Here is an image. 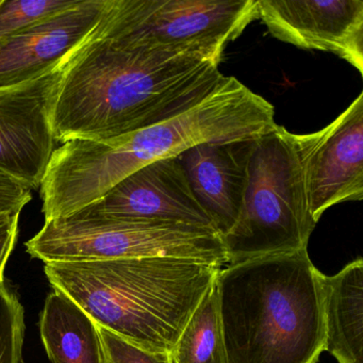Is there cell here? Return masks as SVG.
Instances as JSON below:
<instances>
[{"label":"cell","mask_w":363,"mask_h":363,"mask_svg":"<svg viewBox=\"0 0 363 363\" xmlns=\"http://www.w3.org/2000/svg\"><path fill=\"white\" fill-rule=\"evenodd\" d=\"M95 28L69 54L55 92L56 143L108 141L146 128L199 101L224 76L220 63L203 55L106 37Z\"/></svg>","instance_id":"1"},{"label":"cell","mask_w":363,"mask_h":363,"mask_svg":"<svg viewBox=\"0 0 363 363\" xmlns=\"http://www.w3.org/2000/svg\"><path fill=\"white\" fill-rule=\"evenodd\" d=\"M278 125L271 103L235 77L190 107L146 128L108 140H72L55 150L40 186L46 209L65 218L103 199L141 167L194 146L255 140Z\"/></svg>","instance_id":"2"},{"label":"cell","mask_w":363,"mask_h":363,"mask_svg":"<svg viewBox=\"0 0 363 363\" xmlns=\"http://www.w3.org/2000/svg\"><path fill=\"white\" fill-rule=\"evenodd\" d=\"M222 269L182 258L44 263L52 288L97 325L148 352L167 354Z\"/></svg>","instance_id":"3"},{"label":"cell","mask_w":363,"mask_h":363,"mask_svg":"<svg viewBox=\"0 0 363 363\" xmlns=\"http://www.w3.org/2000/svg\"><path fill=\"white\" fill-rule=\"evenodd\" d=\"M320 274L307 250L220 269L227 363H316L325 352Z\"/></svg>","instance_id":"4"},{"label":"cell","mask_w":363,"mask_h":363,"mask_svg":"<svg viewBox=\"0 0 363 363\" xmlns=\"http://www.w3.org/2000/svg\"><path fill=\"white\" fill-rule=\"evenodd\" d=\"M315 225L293 133L277 126L255 140L241 213L222 237L227 262L307 250Z\"/></svg>","instance_id":"5"},{"label":"cell","mask_w":363,"mask_h":363,"mask_svg":"<svg viewBox=\"0 0 363 363\" xmlns=\"http://www.w3.org/2000/svg\"><path fill=\"white\" fill-rule=\"evenodd\" d=\"M44 263L128 258H182L224 265L222 238L216 231L171 223L131 222L80 212L45 220L25 244Z\"/></svg>","instance_id":"6"},{"label":"cell","mask_w":363,"mask_h":363,"mask_svg":"<svg viewBox=\"0 0 363 363\" xmlns=\"http://www.w3.org/2000/svg\"><path fill=\"white\" fill-rule=\"evenodd\" d=\"M256 6L257 0H107L95 30L220 63L226 46L256 20Z\"/></svg>","instance_id":"7"},{"label":"cell","mask_w":363,"mask_h":363,"mask_svg":"<svg viewBox=\"0 0 363 363\" xmlns=\"http://www.w3.org/2000/svg\"><path fill=\"white\" fill-rule=\"evenodd\" d=\"M69 54L25 82L0 86V172L31 191L40 189L56 150L50 108Z\"/></svg>","instance_id":"8"},{"label":"cell","mask_w":363,"mask_h":363,"mask_svg":"<svg viewBox=\"0 0 363 363\" xmlns=\"http://www.w3.org/2000/svg\"><path fill=\"white\" fill-rule=\"evenodd\" d=\"M293 140L314 222L337 203L362 199V92L328 126Z\"/></svg>","instance_id":"9"},{"label":"cell","mask_w":363,"mask_h":363,"mask_svg":"<svg viewBox=\"0 0 363 363\" xmlns=\"http://www.w3.org/2000/svg\"><path fill=\"white\" fill-rule=\"evenodd\" d=\"M78 212L112 220L190 225L218 233L195 197L178 158L162 159L141 167L103 199Z\"/></svg>","instance_id":"10"},{"label":"cell","mask_w":363,"mask_h":363,"mask_svg":"<svg viewBox=\"0 0 363 363\" xmlns=\"http://www.w3.org/2000/svg\"><path fill=\"white\" fill-rule=\"evenodd\" d=\"M257 18L279 41L331 52L363 75V1L257 0Z\"/></svg>","instance_id":"11"},{"label":"cell","mask_w":363,"mask_h":363,"mask_svg":"<svg viewBox=\"0 0 363 363\" xmlns=\"http://www.w3.org/2000/svg\"><path fill=\"white\" fill-rule=\"evenodd\" d=\"M107 0H79L0 42V86L20 84L62 60L94 30Z\"/></svg>","instance_id":"12"},{"label":"cell","mask_w":363,"mask_h":363,"mask_svg":"<svg viewBox=\"0 0 363 363\" xmlns=\"http://www.w3.org/2000/svg\"><path fill=\"white\" fill-rule=\"evenodd\" d=\"M255 140L199 144L178 157L195 197L220 238L233 228L241 213Z\"/></svg>","instance_id":"13"},{"label":"cell","mask_w":363,"mask_h":363,"mask_svg":"<svg viewBox=\"0 0 363 363\" xmlns=\"http://www.w3.org/2000/svg\"><path fill=\"white\" fill-rule=\"evenodd\" d=\"M325 350L339 363H363V260L333 276L320 274Z\"/></svg>","instance_id":"14"},{"label":"cell","mask_w":363,"mask_h":363,"mask_svg":"<svg viewBox=\"0 0 363 363\" xmlns=\"http://www.w3.org/2000/svg\"><path fill=\"white\" fill-rule=\"evenodd\" d=\"M39 326L52 363H104L96 324L63 293L54 290L46 297Z\"/></svg>","instance_id":"15"},{"label":"cell","mask_w":363,"mask_h":363,"mask_svg":"<svg viewBox=\"0 0 363 363\" xmlns=\"http://www.w3.org/2000/svg\"><path fill=\"white\" fill-rule=\"evenodd\" d=\"M171 354L174 363H227L216 282L189 318Z\"/></svg>","instance_id":"16"},{"label":"cell","mask_w":363,"mask_h":363,"mask_svg":"<svg viewBox=\"0 0 363 363\" xmlns=\"http://www.w3.org/2000/svg\"><path fill=\"white\" fill-rule=\"evenodd\" d=\"M25 310L16 293L0 281V363H24Z\"/></svg>","instance_id":"17"},{"label":"cell","mask_w":363,"mask_h":363,"mask_svg":"<svg viewBox=\"0 0 363 363\" xmlns=\"http://www.w3.org/2000/svg\"><path fill=\"white\" fill-rule=\"evenodd\" d=\"M79 0H0V42Z\"/></svg>","instance_id":"18"},{"label":"cell","mask_w":363,"mask_h":363,"mask_svg":"<svg viewBox=\"0 0 363 363\" xmlns=\"http://www.w3.org/2000/svg\"><path fill=\"white\" fill-rule=\"evenodd\" d=\"M96 328L104 363H174L171 354L148 352L99 325L96 324Z\"/></svg>","instance_id":"19"},{"label":"cell","mask_w":363,"mask_h":363,"mask_svg":"<svg viewBox=\"0 0 363 363\" xmlns=\"http://www.w3.org/2000/svg\"><path fill=\"white\" fill-rule=\"evenodd\" d=\"M31 199L30 189L0 172V216L21 213Z\"/></svg>","instance_id":"20"},{"label":"cell","mask_w":363,"mask_h":363,"mask_svg":"<svg viewBox=\"0 0 363 363\" xmlns=\"http://www.w3.org/2000/svg\"><path fill=\"white\" fill-rule=\"evenodd\" d=\"M21 213L0 216V281L18 237Z\"/></svg>","instance_id":"21"}]
</instances>
